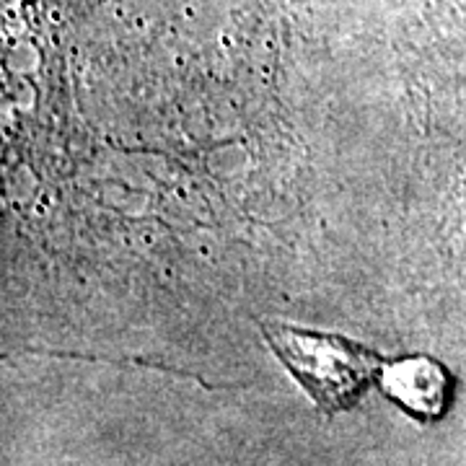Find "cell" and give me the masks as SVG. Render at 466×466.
<instances>
[{
  "mask_svg": "<svg viewBox=\"0 0 466 466\" xmlns=\"http://www.w3.org/2000/svg\"><path fill=\"white\" fill-rule=\"evenodd\" d=\"M265 334L285 368L324 412L352 407L383 368L370 350L342 337L303 332L283 324H267Z\"/></svg>",
  "mask_w": 466,
  "mask_h": 466,
  "instance_id": "obj_1",
  "label": "cell"
},
{
  "mask_svg": "<svg viewBox=\"0 0 466 466\" xmlns=\"http://www.w3.org/2000/svg\"><path fill=\"white\" fill-rule=\"evenodd\" d=\"M383 394L417 420H438L451 401L446 368L431 358H407L381 368Z\"/></svg>",
  "mask_w": 466,
  "mask_h": 466,
  "instance_id": "obj_2",
  "label": "cell"
}]
</instances>
